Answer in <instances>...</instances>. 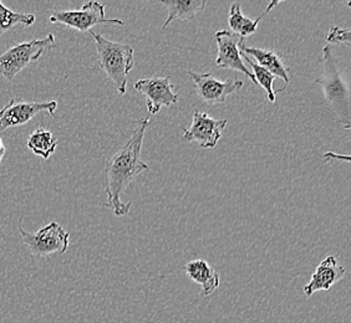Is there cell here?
Segmentation results:
<instances>
[{"label": "cell", "mask_w": 351, "mask_h": 323, "mask_svg": "<svg viewBox=\"0 0 351 323\" xmlns=\"http://www.w3.org/2000/svg\"><path fill=\"white\" fill-rule=\"evenodd\" d=\"M149 126V117L135 121L129 141L106 162L104 189L108 203H105V207L111 209L116 216L129 214L132 202L130 201L126 204L122 202V193L137 175L149 169L141 159L142 142Z\"/></svg>", "instance_id": "cell-1"}, {"label": "cell", "mask_w": 351, "mask_h": 323, "mask_svg": "<svg viewBox=\"0 0 351 323\" xmlns=\"http://www.w3.org/2000/svg\"><path fill=\"white\" fill-rule=\"evenodd\" d=\"M88 33L94 38L97 61L102 71L114 82L119 94H126L128 76L134 68V49L128 44L108 40L93 30Z\"/></svg>", "instance_id": "cell-2"}, {"label": "cell", "mask_w": 351, "mask_h": 323, "mask_svg": "<svg viewBox=\"0 0 351 323\" xmlns=\"http://www.w3.org/2000/svg\"><path fill=\"white\" fill-rule=\"evenodd\" d=\"M323 76L314 83L323 88L325 100L329 103L331 111L338 117L345 129L351 127L350 90L339 74L332 56L331 47L326 45L323 49Z\"/></svg>", "instance_id": "cell-3"}, {"label": "cell", "mask_w": 351, "mask_h": 323, "mask_svg": "<svg viewBox=\"0 0 351 323\" xmlns=\"http://www.w3.org/2000/svg\"><path fill=\"white\" fill-rule=\"evenodd\" d=\"M54 45V34H49L43 39L25 41L9 47L4 54L0 55V74L8 81H13L16 75L32 62L39 60Z\"/></svg>", "instance_id": "cell-4"}, {"label": "cell", "mask_w": 351, "mask_h": 323, "mask_svg": "<svg viewBox=\"0 0 351 323\" xmlns=\"http://www.w3.org/2000/svg\"><path fill=\"white\" fill-rule=\"evenodd\" d=\"M19 233L24 245L35 257L65 254L70 244V234L56 222H49L36 233H27L19 225Z\"/></svg>", "instance_id": "cell-5"}, {"label": "cell", "mask_w": 351, "mask_h": 323, "mask_svg": "<svg viewBox=\"0 0 351 323\" xmlns=\"http://www.w3.org/2000/svg\"><path fill=\"white\" fill-rule=\"evenodd\" d=\"M50 23H58L65 27H71L79 31H90L91 27L100 24L108 25H125V23L119 19H106L105 18V5L99 1H88L79 10H60L53 12L49 16Z\"/></svg>", "instance_id": "cell-6"}, {"label": "cell", "mask_w": 351, "mask_h": 323, "mask_svg": "<svg viewBox=\"0 0 351 323\" xmlns=\"http://www.w3.org/2000/svg\"><path fill=\"white\" fill-rule=\"evenodd\" d=\"M217 55L216 65L218 68L234 70L242 73L250 79L254 85L257 81L253 73H250L242 60V47H244V39L239 35L232 33L230 30H219L216 33Z\"/></svg>", "instance_id": "cell-7"}, {"label": "cell", "mask_w": 351, "mask_h": 323, "mask_svg": "<svg viewBox=\"0 0 351 323\" xmlns=\"http://www.w3.org/2000/svg\"><path fill=\"white\" fill-rule=\"evenodd\" d=\"M56 108V101L27 102L21 99H13L0 109V131L23 126L43 111L54 116Z\"/></svg>", "instance_id": "cell-8"}, {"label": "cell", "mask_w": 351, "mask_h": 323, "mask_svg": "<svg viewBox=\"0 0 351 323\" xmlns=\"http://www.w3.org/2000/svg\"><path fill=\"white\" fill-rule=\"evenodd\" d=\"M227 125V120H215L207 114L199 112L196 108L193 111L191 128H182L183 140L197 142L202 148H215L222 137L223 129Z\"/></svg>", "instance_id": "cell-9"}, {"label": "cell", "mask_w": 351, "mask_h": 323, "mask_svg": "<svg viewBox=\"0 0 351 323\" xmlns=\"http://www.w3.org/2000/svg\"><path fill=\"white\" fill-rule=\"evenodd\" d=\"M189 75L196 85L198 96L210 106L224 103L230 94H236L244 85L239 79L221 81L210 74H196L192 71H189Z\"/></svg>", "instance_id": "cell-10"}, {"label": "cell", "mask_w": 351, "mask_h": 323, "mask_svg": "<svg viewBox=\"0 0 351 323\" xmlns=\"http://www.w3.org/2000/svg\"><path fill=\"white\" fill-rule=\"evenodd\" d=\"M135 88L146 96V106L151 115L158 114L162 106H172L178 102L180 96L173 92L171 77H151L138 80Z\"/></svg>", "instance_id": "cell-11"}, {"label": "cell", "mask_w": 351, "mask_h": 323, "mask_svg": "<svg viewBox=\"0 0 351 323\" xmlns=\"http://www.w3.org/2000/svg\"><path fill=\"white\" fill-rule=\"evenodd\" d=\"M344 276V268L339 266L334 256H328L319 263L315 272L311 275V283L304 287V295L311 297L317 291H329L335 283L343 280Z\"/></svg>", "instance_id": "cell-12"}, {"label": "cell", "mask_w": 351, "mask_h": 323, "mask_svg": "<svg viewBox=\"0 0 351 323\" xmlns=\"http://www.w3.org/2000/svg\"><path fill=\"white\" fill-rule=\"evenodd\" d=\"M242 53L247 56L252 55L257 60L256 64H258L261 68L267 70L268 73L274 75L276 77L279 76L282 80H284L285 86L280 90V92L287 88L289 81H291V70L288 66L284 65L283 59L277 53H274L271 50L245 47V45L242 47Z\"/></svg>", "instance_id": "cell-13"}, {"label": "cell", "mask_w": 351, "mask_h": 323, "mask_svg": "<svg viewBox=\"0 0 351 323\" xmlns=\"http://www.w3.org/2000/svg\"><path fill=\"white\" fill-rule=\"evenodd\" d=\"M183 269L192 281H195L202 287V295L204 297L212 295L221 285L219 275L204 260L199 259L189 261L184 265Z\"/></svg>", "instance_id": "cell-14"}, {"label": "cell", "mask_w": 351, "mask_h": 323, "mask_svg": "<svg viewBox=\"0 0 351 323\" xmlns=\"http://www.w3.org/2000/svg\"><path fill=\"white\" fill-rule=\"evenodd\" d=\"M160 3L169 10V16L163 23L162 29H166L177 19H193L198 14L203 13L207 7V0H161Z\"/></svg>", "instance_id": "cell-15"}, {"label": "cell", "mask_w": 351, "mask_h": 323, "mask_svg": "<svg viewBox=\"0 0 351 323\" xmlns=\"http://www.w3.org/2000/svg\"><path fill=\"white\" fill-rule=\"evenodd\" d=\"M278 4H279V1H270L267 9L264 10V13L259 15L256 21H252L250 18L244 16L239 3L232 4L230 9V16H228V24L232 29V33L242 36L243 39L250 35L254 34L257 31V27L261 21L267 14L269 13L273 8L277 7Z\"/></svg>", "instance_id": "cell-16"}, {"label": "cell", "mask_w": 351, "mask_h": 323, "mask_svg": "<svg viewBox=\"0 0 351 323\" xmlns=\"http://www.w3.org/2000/svg\"><path fill=\"white\" fill-rule=\"evenodd\" d=\"M58 140L53 133L45 128H36L32 135L27 137V147L36 155L44 159H49L56 151Z\"/></svg>", "instance_id": "cell-17"}, {"label": "cell", "mask_w": 351, "mask_h": 323, "mask_svg": "<svg viewBox=\"0 0 351 323\" xmlns=\"http://www.w3.org/2000/svg\"><path fill=\"white\" fill-rule=\"evenodd\" d=\"M35 23L34 14L15 13L0 1V35L14 27H27Z\"/></svg>", "instance_id": "cell-18"}, {"label": "cell", "mask_w": 351, "mask_h": 323, "mask_svg": "<svg viewBox=\"0 0 351 323\" xmlns=\"http://www.w3.org/2000/svg\"><path fill=\"white\" fill-rule=\"evenodd\" d=\"M242 59L247 61L250 66H252V68H253V75L256 77L257 85L264 88V91L268 94V101L270 103H274L276 102V94H274L273 83H274V80H276V76L270 74L267 70H264L263 68H261L258 64H256L254 61L250 59V56H247L243 53H242Z\"/></svg>", "instance_id": "cell-19"}, {"label": "cell", "mask_w": 351, "mask_h": 323, "mask_svg": "<svg viewBox=\"0 0 351 323\" xmlns=\"http://www.w3.org/2000/svg\"><path fill=\"white\" fill-rule=\"evenodd\" d=\"M326 41L330 44H344L350 47V29L332 27L326 35Z\"/></svg>", "instance_id": "cell-20"}, {"label": "cell", "mask_w": 351, "mask_h": 323, "mask_svg": "<svg viewBox=\"0 0 351 323\" xmlns=\"http://www.w3.org/2000/svg\"><path fill=\"white\" fill-rule=\"evenodd\" d=\"M328 158H338V159H341V161L350 162V157H349V155H334V153H326V155H324L325 161H326Z\"/></svg>", "instance_id": "cell-21"}, {"label": "cell", "mask_w": 351, "mask_h": 323, "mask_svg": "<svg viewBox=\"0 0 351 323\" xmlns=\"http://www.w3.org/2000/svg\"><path fill=\"white\" fill-rule=\"evenodd\" d=\"M5 152H7V149H5V146H4V143H3L1 138H0V163L3 162V158H4V155H5Z\"/></svg>", "instance_id": "cell-22"}]
</instances>
